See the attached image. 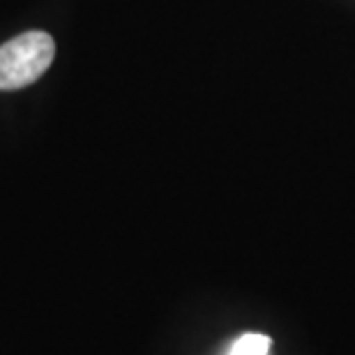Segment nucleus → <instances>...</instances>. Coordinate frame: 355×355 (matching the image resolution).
<instances>
[{
  "label": "nucleus",
  "instance_id": "1",
  "mask_svg": "<svg viewBox=\"0 0 355 355\" xmlns=\"http://www.w3.org/2000/svg\"><path fill=\"white\" fill-rule=\"evenodd\" d=\"M55 55V42L44 31H28L0 46V90L31 86L46 72Z\"/></svg>",
  "mask_w": 355,
  "mask_h": 355
},
{
  "label": "nucleus",
  "instance_id": "2",
  "mask_svg": "<svg viewBox=\"0 0 355 355\" xmlns=\"http://www.w3.org/2000/svg\"><path fill=\"white\" fill-rule=\"evenodd\" d=\"M270 351V337L261 335V332H247L236 344L231 346L229 355H268Z\"/></svg>",
  "mask_w": 355,
  "mask_h": 355
}]
</instances>
